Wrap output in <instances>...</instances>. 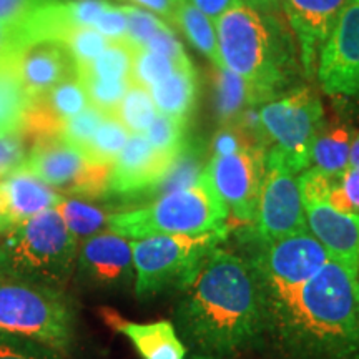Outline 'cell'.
<instances>
[{"mask_svg": "<svg viewBox=\"0 0 359 359\" xmlns=\"http://www.w3.org/2000/svg\"><path fill=\"white\" fill-rule=\"evenodd\" d=\"M178 293L173 326L190 359H236L259 344L264 298L245 255L219 246Z\"/></svg>", "mask_w": 359, "mask_h": 359, "instance_id": "6da1fadb", "label": "cell"}, {"mask_svg": "<svg viewBox=\"0 0 359 359\" xmlns=\"http://www.w3.org/2000/svg\"><path fill=\"white\" fill-rule=\"evenodd\" d=\"M258 346L276 359H359V275L330 259L293 298L264 313Z\"/></svg>", "mask_w": 359, "mask_h": 359, "instance_id": "7a4b0ae2", "label": "cell"}, {"mask_svg": "<svg viewBox=\"0 0 359 359\" xmlns=\"http://www.w3.org/2000/svg\"><path fill=\"white\" fill-rule=\"evenodd\" d=\"M278 12L238 4L215 24L223 69L273 98L288 87L296 70L294 43Z\"/></svg>", "mask_w": 359, "mask_h": 359, "instance_id": "3957f363", "label": "cell"}, {"mask_svg": "<svg viewBox=\"0 0 359 359\" xmlns=\"http://www.w3.org/2000/svg\"><path fill=\"white\" fill-rule=\"evenodd\" d=\"M4 235L0 278L67 290L75 273L79 241L55 208L25 219Z\"/></svg>", "mask_w": 359, "mask_h": 359, "instance_id": "277c9868", "label": "cell"}, {"mask_svg": "<svg viewBox=\"0 0 359 359\" xmlns=\"http://www.w3.org/2000/svg\"><path fill=\"white\" fill-rule=\"evenodd\" d=\"M228 208L215 190L208 170L195 185L145 205L110 213L107 230L127 240L158 235H201L226 226Z\"/></svg>", "mask_w": 359, "mask_h": 359, "instance_id": "5b68a950", "label": "cell"}, {"mask_svg": "<svg viewBox=\"0 0 359 359\" xmlns=\"http://www.w3.org/2000/svg\"><path fill=\"white\" fill-rule=\"evenodd\" d=\"M0 331L65 354L77 333L75 304L65 291L0 278Z\"/></svg>", "mask_w": 359, "mask_h": 359, "instance_id": "8992f818", "label": "cell"}, {"mask_svg": "<svg viewBox=\"0 0 359 359\" xmlns=\"http://www.w3.org/2000/svg\"><path fill=\"white\" fill-rule=\"evenodd\" d=\"M228 240V226L201 235H158L130 240L135 268V294L150 299L183 290L210 255Z\"/></svg>", "mask_w": 359, "mask_h": 359, "instance_id": "52a82bcc", "label": "cell"}, {"mask_svg": "<svg viewBox=\"0 0 359 359\" xmlns=\"http://www.w3.org/2000/svg\"><path fill=\"white\" fill-rule=\"evenodd\" d=\"M264 158L285 165L294 175L303 173L311 163V148L325 125L321 98L308 87L290 95L264 103L259 109Z\"/></svg>", "mask_w": 359, "mask_h": 359, "instance_id": "ba28073f", "label": "cell"}, {"mask_svg": "<svg viewBox=\"0 0 359 359\" xmlns=\"http://www.w3.org/2000/svg\"><path fill=\"white\" fill-rule=\"evenodd\" d=\"M255 250L246 258L257 271L264 298V313L285 304L298 293L325 264L330 255L311 233L286 236L259 243L253 238Z\"/></svg>", "mask_w": 359, "mask_h": 359, "instance_id": "9c48e42d", "label": "cell"}, {"mask_svg": "<svg viewBox=\"0 0 359 359\" xmlns=\"http://www.w3.org/2000/svg\"><path fill=\"white\" fill-rule=\"evenodd\" d=\"M22 167L60 195L85 200L107 195L111 168L90 163L80 148L60 135L30 143Z\"/></svg>", "mask_w": 359, "mask_h": 359, "instance_id": "30bf717a", "label": "cell"}, {"mask_svg": "<svg viewBox=\"0 0 359 359\" xmlns=\"http://www.w3.org/2000/svg\"><path fill=\"white\" fill-rule=\"evenodd\" d=\"M253 238L259 243L308 231L298 177L285 165L266 160Z\"/></svg>", "mask_w": 359, "mask_h": 359, "instance_id": "8fae6325", "label": "cell"}, {"mask_svg": "<svg viewBox=\"0 0 359 359\" xmlns=\"http://www.w3.org/2000/svg\"><path fill=\"white\" fill-rule=\"evenodd\" d=\"M316 77L330 97H359V0H348L318 57Z\"/></svg>", "mask_w": 359, "mask_h": 359, "instance_id": "7c38bea8", "label": "cell"}, {"mask_svg": "<svg viewBox=\"0 0 359 359\" xmlns=\"http://www.w3.org/2000/svg\"><path fill=\"white\" fill-rule=\"evenodd\" d=\"M263 148H246L236 154L210 158L206 170L218 196L226 205L228 213L241 223H253L257 218L259 193L264 170Z\"/></svg>", "mask_w": 359, "mask_h": 359, "instance_id": "4fadbf2b", "label": "cell"}, {"mask_svg": "<svg viewBox=\"0 0 359 359\" xmlns=\"http://www.w3.org/2000/svg\"><path fill=\"white\" fill-rule=\"evenodd\" d=\"M75 280L93 291H127L135 283L132 243L111 231H102L79 245Z\"/></svg>", "mask_w": 359, "mask_h": 359, "instance_id": "5bb4252c", "label": "cell"}, {"mask_svg": "<svg viewBox=\"0 0 359 359\" xmlns=\"http://www.w3.org/2000/svg\"><path fill=\"white\" fill-rule=\"evenodd\" d=\"M175 158L155 150L145 135L132 133L111 165L105 196L127 205L140 203L145 193L168 172Z\"/></svg>", "mask_w": 359, "mask_h": 359, "instance_id": "9a60e30c", "label": "cell"}, {"mask_svg": "<svg viewBox=\"0 0 359 359\" xmlns=\"http://www.w3.org/2000/svg\"><path fill=\"white\" fill-rule=\"evenodd\" d=\"M348 0H283L291 30L299 42L304 74L316 75L318 57Z\"/></svg>", "mask_w": 359, "mask_h": 359, "instance_id": "2e32d148", "label": "cell"}, {"mask_svg": "<svg viewBox=\"0 0 359 359\" xmlns=\"http://www.w3.org/2000/svg\"><path fill=\"white\" fill-rule=\"evenodd\" d=\"M308 231L327 251L330 259L359 275V217L336 210L327 200L303 203Z\"/></svg>", "mask_w": 359, "mask_h": 359, "instance_id": "e0dca14e", "label": "cell"}, {"mask_svg": "<svg viewBox=\"0 0 359 359\" xmlns=\"http://www.w3.org/2000/svg\"><path fill=\"white\" fill-rule=\"evenodd\" d=\"M17 69L27 95L30 98L74 77H79L77 64L58 40H34L17 50Z\"/></svg>", "mask_w": 359, "mask_h": 359, "instance_id": "ac0fdd59", "label": "cell"}, {"mask_svg": "<svg viewBox=\"0 0 359 359\" xmlns=\"http://www.w3.org/2000/svg\"><path fill=\"white\" fill-rule=\"evenodd\" d=\"M64 195L40 182L29 170L17 168L0 180V235L35 215L53 210Z\"/></svg>", "mask_w": 359, "mask_h": 359, "instance_id": "d6986e66", "label": "cell"}, {"mask_svg": "<svg viewBox=\"0 0 359 359\" xmlns=\"http://www.w3.org/2000/svg\"><path fill=\"white\" fill-rule=\"evenodd\" d=\"M103 318L115 331L127 336L142 359H187V349L173 323H130L110 309L103 311Z\"/></svg>", "mask_w": 359, "mask_h": 359, "instance_id": "ffe728a7", "label": "cell"}, {"mask_svg": "<svg viewBox=\"0 0 359 359\" xmlns=\"http://www.w3.org/2000/svg\"><path fill=\"white\" fill-rule=\"evenodd\" d=\"M215 111L219 125L235 122L241 111L250 107L264 105L275 100L268 92L255 87L223 67H213Z\"/></svg>", "mask_w": 359, "mask_h": 359, "instance_id": "44dd1931", "label": "cell"}, {"mask_svg": "<svg viewBox=\"0 0 359 359\" xmlns=\"http://www.w3.org/2000/svg\"><path fill=\"white\" fill-rule=\"evenodd\" d=\"M198 74L193 64H188L155 83L150 88V95L158 114L190 118L198 100Z\"/></svg>", "mask_w": 359, "mask_h": 359, "instance_id": "7402d4cb", "label": "cell"}, {"mask_svg": "<svg viewBox=\"0 0 359 359\" xmlns=\"http://www.w3.org/2000/svg\"><path fill=\"white\" fill-rule=\"evenodd\" d=\"M354 128L349 123H325L311 148L309 168L338 178L349 168V151L354 140Z\"/></svg>", "mask_w": 359, "mask_h": 359, "instance_id": "603a6c76", "label": "cell"}, {"mask_svg": "<svg viewBox=\"0 0 359 359\" xmlns=\"http://www.w3.org/2000/svg\"><path fill=\"white\" fill-rule=\"evenodd\" d=\"M30 97L17 69V52L0 57V137L22 135Z\"/></svg>", "mask_w": 359, "mask_h": 359, "instance_id": "cb8c5ba5", "label": "cell"}, {"mask_svg": "<svg viewBox=\"0 0 359 359\" xmlns=\"http://www.w3.org/2000/svg\"><path fill=\"white\" fill-rule=\"evenodd\" d=\"M55 212L64 219L65 226L79 241V245L90 236L107 231V226H109L110 213L85 198L64 196L55 206Z\"/></svg>", "mask_w": 359, "mask_h": 359, "instance_id": "d4e9b609", "label": "cell"}, {"mask_svg": "<svg viewBox=\"0 0 359 359\" xmlns=\"http://www.w3.org/2000/svg\"><path fill=\"white\" fill-rule=\"evenodd\" d=\"M175 27H178L196 50L212 62L213 67H222L218 52L217 25L205 13L193 7L190 2L180 4L175 11Z\"/></svg>", "mask_w": 359, "mask_h": 359, "instance_id": "484cf974", "label": "cell"}, {"mask_svg": "<svg viewBox=\"0 0 359 359\" xmlns=\"http://www.w3.org/2000/svg\"><path fill=\"white\" fill-rule=\"evenodd\" d=\"M130 135L132 133L115 115H107L90 142L82 148V151L90 163L111 167Z\"/></svg>", "mask_w": 359, "mask_h": 359, "instance_id": "4316f807", "label": "cell"}, {"mask_svg": "<svg viewBox=\"0 0 359 359\" xmlns=\"http://www.w3.org/2000/svg\"><path fill=\"white\" fill-rule=\"evenodd\" d=\"M138 48H135L127 40L110 42L107 48L92 64L79 69V75H92L97 79H130L132 77L133 58Z\"/></svg>", "mask_w": 359, "mask_h": 359, "instance_id": "83f0119b", "label": "cell"}, {"mask_svg": "<svg viewBox=\"0 0 359 359\" xmlns=\"http://www.w3.org/2000/svg\"><path fill=\"white\" fill-rule=\"evenodd\" d=\"M158 111L155 109L150 90L142 85L130 83L123 100L120 102L115 116L125 125L130 133H145Z\"/></svg>", "mask_w": 359, "mask_h": 359, "instance_id": "f1b7e54d", "label": "cell"}, {"mask_svg": "<svg viewBox=\"0 0 359 359\" xmlns=\"http://www.w3.org/2000/svg\"><path fill=\"white\" fill-rule=\"evenodd\" d=\"M188 120L190 118L156 114L155 120L143 135L155 150L177 156L183 150V147L187 145L188 138H190Z\"/></svg>", "mask_w": 359, "mask_h": 359, "instance_id": "f546056e", "label": "cell"}, {"mask_svg": "<svg viewBox=\"0 0 359 359\" xmlns=\"http://www.w3.org/2000/svg\"><path fill=\"white\" fill-rule=\"evenodd\" d=\"M79 79L83 83L90 105L105 115L116 114L120 102L123 100L130 83H132V79L109 80L92 77V75H79Z\"/></svg>", "mask_w": 359, "mask_h": 359, "instance_id": "4dcf8cb0", "label": "cell"}, {"mask_svg": "<svg viewBox=\"0 0 359 359\" xmlns=\"http://www.w3.org/2000/svg\"><path fill=\"white\" fill-rule=\"evenodd\" d=\"M188 64H191V62H188ZM188 64H178V62L161 55V53L150 52L147 48H138L133 58L132 77L130 79H132L133 83L142 85V87L150 90L155 83L167 79L170 74H173L180 67Z\"/></svg>", "mask_w": 359, "mask_h": 359, "instance_id": "1f68e13d", "label": "cell"}, {"mask_svg": "<svg viewBox=\"0 0 359 359\" xmlns=\"http://www.w3.org/2000/svg\"><path fill=\"white\" fill-rule=\"evenodd\" d=\"M62 43H65V47L69 48V52L72 53V57H74L79 70L82 69V67L92 64V62L105 50L107 45L110 43V40L103 37V35L100 32H97L95 29L79 27V29H74L72 32L67 34L65 39L62 40Z\"/></svg>", "mask_w": 359, "mask_h": 359, "instance_id": "d6a6232c", "label": "cell"}, {"mask_svg": "<svg viewBox=\"0 0 359 359\" xmlns=\"http://www.w3.org/2000/svg\"><path fill=\"white\" fill-rule=\"evenodd\" d=\"M125 15H127V42L133 45L135 48H143L148 40L160 30L168 29V24L160 19L155 13L145 11L138 6H122ZM172 29V27H170ZM175 30V29H173Z\"/></svg>", "mask_w": 359, "mask_h": 359, "instance_id": "836d02e7", "label": "cell"}, {"mask_svg": "<svg viewBox=\"0 0 359 359\" xmlns=\"http://www.w3.org/2000/svg\"><path fill=\"white\" fill-rule=\"evenodd\" d=\"M263 148L259 147L246 130L238 122H230L219 125V128L215 132L212 142H210V158H218V156L231 155L236 151L246 150V148ZM264 150V148H263Z\"/></svg>", "mask_w": 359, "mask_h": 359, "instance_id": "e575fe53", "label": "cell"}, {"mask_svg": "<svg viewBox=\"0 0 359 359\" xmlns=\"http://www.w3.org/2000/svg\"><path fill=\"white\" fill-rule=\"evenodd\" d=\"M105 116L107 115L103 111L90 105L88 109L67 120L60 132V137L82 150L90 142V138L93 137V133L97 132V128L100 127V123L105 120Z\"/></svg>", "mask_w": 359, "mask_h": 359, "instance_id": "d590c367", "label": "cell"}, {"mask_svg": "<svg viewBox=\"0 0 359 359\" xmlns=\"http://www.w3.org/2000/svg\"><path fill=\"white\" fill-rule=\"evenodd\" d=\"M327 201L339 212L359 217V168H348L334 180Z\"/></svg>", "mask_w": 359, "mask_h": 359, "instance_id": "8d00e7d4", "label": "cell"}, {"mask_svg": "<svg viewBox=\"0 0 359 359\" xmlns=\"http://www.w3.org/2000/svg\"><path fill=\"white\" fill-rule=\"evenodd\" d=\"M57 351L22 336L0 331V359H58Z\"/></svg>", "mask_w": 359, "mask_h": 359, "instance_id": "74e56055", "label": "cell"}, {"mask_svg": "<svg viewBox=\"0 0 359 359\" xmlns=\"http://www.w3.org/2000/svg\"><path fill=\"white\" fill-rule=\"evenodd\" d=\"M29 143L22 135H4L0 137V180L8 177L24 165Z\"/></svg>", "mask_w": 359, "mask_h": 359, "instance_id": "f35d334b", "label": "cell"}, {"mask_svg": "<svg viewBox=\"0 0 359 359\" xmlns=\"http://www.w3.org/2000/svg\"><path fill=\"white\" fill-rule=\"evenodd\" d=\"M48 2L52 0H0V24L19 29Z\"/></svg>", "mask_w": 359, "mask_h": 359, "instance_id": "ab89813d", "label": "cell"}, {"mask_svg": "<svg viewBox=\"0 0 359 359\" xmlns=\"http://www.w3.org/2000/svg\"><path fill=\"white\" fill-rule=\"evenodd\" d=\"M93 29L100 32L103 37L109 39L110 42H120V40H127V15H125L122 6H115V4H109L98 17Z\"/></svg>", "mask_w": 359, "mask_h": 359, "instance_id": "60d3db41", "label": "cell"}, {"mask_svg": "<svg viewBox=\"0 0 359 359\" xmlns=\"http://www.w3.org/2000/svg\"><path fill=\"white\" fill-rule=\"evenodd\" d=\"M143 48H147V50L150 52L161 53V55L172 58V60L178 62V64H188V62H191L190 57L187 55L182 42H180L177 35H175V30L170 29V27L156 32L154 37L148 40Z\"/></svg>", "mask_w": 359, "mask_h": 359, "instance_id": "b9f144b4", "label": "cell"}, {"mask_svg": "<svg viewBox=\"0 0 359 359\" xmlns=\"http://www.w3.org/2000/svg\"><path fill=\"white\" fill-rule=\"evenodd\" d=\"M193 7H196L201 13H205L210 20L217 24L219 17H223L228 11L241 4L240 0H188Z\"/></svg>", "mask_w": 359, "mask_h": 359, "instance_id": "7bdbcfd3", "label": "cell"}, {"mask_svg": "<svg viewBox=\"0 0 359 359\" xmlns=\"http://www.w3.org/2000/svg\"><path fill=\"white\" fill-rule=\"evenodd\" d=\"M132 2L158 15L160 19H163L172 29H175V11H177V6H175L172 0H132Z\"/></svg>", "mask_w": 359, "mask_h": 359, "instance_id": "ee69618b", "label": "cell"}, {"mask_svg": "<svg viewBox=\"0 0 359 359\" xmlns=\"http://www.w3.org/2000/svg\"><path fill=\"white\" fill-rule=\"evenodd\" d=\"M11 52H17L15 32L11 27L0 24V57L7 55Z\"/></svg>", "mask_w": 359, "mask_h": 359, "instance_id": "f6af8a7d", "label": "cell"}, {"mask_svg": "<svg viewBox=\"0 0 359 359\" xmlns=\"http://www.w3.org/2000/svg\"><path fill=\"white\" fill-rule=\"evenodd\" d=\"M240 2L264 12H278L283 7V0H240Z\"/></svg>", "mask_w": 359, "mask_h": 359, "instance_id": "bcb514c9", "label": "cell"}, {"mask_svg": "<svg viewBox=\"0 0 359 359\" xmlns=\"http://www.w3.org/2000/svg\"><path fill=\"white\" fill-rule=\"evenodd\" d=\"M349 168H359V133L354 135L351 143V151H349Z\"/></svg>", "mask_w": 359, "mask_h": 359, "instance_id": "7dc6e473", "label": "cell"}, {"mask_svg": "<svg viewBox=\"0 0 359 359\" xmlns=\"http://www.w3.org/2000/svg\"><path fill=\"white\" fill-rule=\"evenodd\" d=\"M172 2H173V4H175V6H177V7H178V6H180V4H183V2H187V0H172Z\"/></svg>", "mask_w": 359, "mask_h": 359, "instance_id": "c3c4849f", "label": "cell"}]
</instances>
